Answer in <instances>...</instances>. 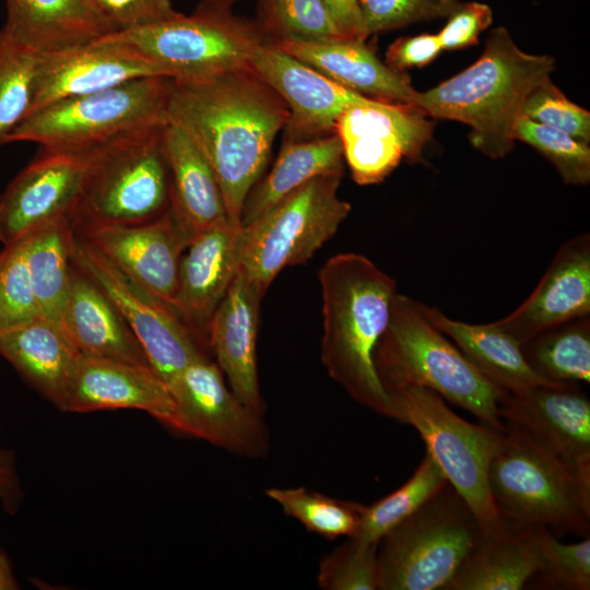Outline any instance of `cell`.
<instances>
[{
    "instance_id": "39",
    "label": "cell",
    "mask_w": 590,
    "mask_h": 590,
    "mask_svg": "<svg viewBox=\"0 0 590 590\" xmlns=\"http://www.w3.org/2000/svg\"><path fill=\"white\" fill-rule=\"evenodd\" d=\"M540 585L552 589H590V539L562 543L545 527H538Z\"/></svg>"
},
{
    "instance_id": "22",
    "label": "cell",
    "mask_w": 590,
    "mask_h": 590,
    "mask_svg": "<svg viewBox=\"0 0 590 590\" xmlns=\"http://www.w3.org/2000/svg\"><path fill=\"white\" fill-rule=\"evenodd\" d=\"M266 292L241 269L213 312L208 328L209 347L226 376L231 391L262 415L263 401L257 369L260 303Z\"/></svg>"
},
{
    "instance_id": "1",
    "label": "cell",
    "mask_w": 590,
    "mask_h": 590,
    "mask_svg": "<svg viewBox=\"0 0 590 590\" xmlns=\"http://www.w3.org/2000/svg\"><path fill=\"white\" fill-rule=\"evenodd\" d=\"M282 97L251 68L199 80H173L167 120L202 151L219 181L229 222L240 217L288 120Z\"/></svg>"
},
{
    "instance_id": "23",
    "label": "cell",
    "mask_w": 590,
    "mask_h": 590,
    "mask_svg": "<svg viewBox=\"0 0 590 590\" xmlns=\"http://www.w3.org/2000/svg\"><path fill=\"white\" fill-rule=\"evenodd\" d=\"M115 409L141 410L173 427L174 399L151 366L81 354L64 411Z\"/></svg>"
},
{
    "instance_id": "24",
    "label": "cell",
    "mask_w": 590,
    "mask_h": 590,
    "mask_svg": "<svg viewBox=\"0 0 590 590\" xmlns=\"http://www.w3.org/2000/svg\"><path fill=\"white\" fill-rule=\"evenodd\" d=\"M285 52L368 98L411 105L416 90L403 72L382 62L364 39L272 40Z\"/></svg>"
},
{
    "instance_id": "20",
    "label": "cell",
    "mask_w": 590,
    "mask_h": 590,
    "mask_svg": "<svg viewBox=\"0 0 590 590\" xmlns=\"http://www.w3.org/2000/svg\"><path fill=\"white\" fill-rule=\"evenodd\" d=\"M240 229L231 222L204 229L180 259L173 307L204 347L211 317L240 270Z\"/></svg>"
},
{
    "instance_id": "26",
    "label": "cell",
    "mask_w": 590,
    "mask_h": 590,
    "mask_svg": "<svg viewBox=\"0 0 590 590\" xmlns=\"http://www.w3.org/2000/svg\"><path fill=\"white\" fill-rule=\"evenodd\" d=\"M62 326L82 355L151 366L116 305L73 261Z\"/></svg>"
},
{
    "instance_id": "48",
    "label": "cell",
    "mask_w": 590,
    "mask_h": 590,
    "mask_svg": "<svg viewBox=\"0 0 590 590\" xmlns=\"http://www.w3.org/2000/svg\"><path fill=\"white\" fill-rule=\"evenodd\" d=\"M340 31L347 37L366 40L367 33L357 0H323Z\"/></svg>"
},
{
    "instance_id": "15",
    "label": "cell",
    "mask_w": 590,
    "mask_h": 590,
    "mask_svg": "<svg viewBox=\"0 0 590 590\" xmlns=\"http://www.w3.org/2000/svg\"><path fill=\"white\" fill-rule=\"evenodd\" d=\"M251 69L285 102L284 142L334 133L339 117L362 96L278 47L271 39L255 52Z\"/></svg>"
},
{
    "instance_id": "38",
    "label": "cell",
    "mask_w": 590,
    "mask_h": 590,
    "mask_svg": "<svg viewBox=\"0 0 590 590\" xmlns=\"http://www.w3.org/2000/svg\"><path fill=\"white\" fill-rule=\"evenodd\" d=\"M514 139L527 143L546 157L565 184L585 186L590 181L589 144L524 117L517 120Z\"/></svg>"
},
{
    "instance_id": "13",
    "label": "cell",
    "mask_w": 590,
    "mask_h": 590,
    "mask_svg": "<svg viewBox=\"0 0 590 590\" xmlns=\"http://www.w3.org/2000/svg\"><path fill=\"white\" fill-rule=\"evenodd\" d=\"M168 388L175 402L172 428L234 455L259 458L267 453L262 415L234 396L219 365L208 356L187 365Z\"/></svg>"
},
{
    "instance_id": "8",
    "label": "cell",
    "mask_w": 590,
    "mask_h": 590,
    "mask_svg": "<svg viewBox=\"0 0 590 590\" xmlns=\"http://www.w3.org/2000/svg\"><path fill=\"white\" fill-rule=\"evenodd\" d=\"M483 533L447 483L378 543V590H444Z\"/></svg>"
},
{
    "instance_id": "16",
    "label": "cell",
    "mask_w": 590,
    "mask_h": 590,
    "mask_svg": "<svg viewBox=\"0 0 590 590\" xmlns=\"http://www.w3.org/2000/svg\"><path fill=\"white\" fill-rule=\"evenodd\" d=\"M499 415L526 430L590 482V400L578 384H552L507 392Z\"/></svg>"
},
{
    "instance_id": "36",
    "label": "cell",
    "mask_w": 590,
    "mask_h": 590,
    "mask_svg": "<svg viewBox=\"0 0 590 590\" xmlns=\"http://www.w3.org/2000/svg\"><path fill=\"white\" fill-rule=\"evenodd\" d=\"M40 58L0 31V148L32 109Z\"/></svg>"
},
{
    "instance_id": "14",
    "label": "cell",
    "mask_w": 590,
    "mask_h": 590,
    "mask_svg": "<svg viewBox=\"0 0 590 590\" xmlns=\"http://www.w3.org/2000/svg\"><path fill=\"white\" fill-rule=\"evenodd\" d=\"M406 104L366 98L338 119V134L353 180L375 185L389 176L403 158L416 162L433 132V122Z\"/></svg>"
},
{
    "instance_id": "27",
    "label": "cell",
    "mask_w": 590,
    "mask_h": 590,
    "mask_svg": "<svg viewBox=\"0 0 590 590\" xmlns=\"http://www.w3.org/2000/svg\"><path fill=\"white\" fill-rule=\"evenodd\" d=\"M162 145L170 181L169 210L189 236L229 222L215 174L193 140L167 120Z\"/></svg>"
},
{
    "instance_id": "29",
    "label": "cell",
    "mask_w": 590,
    "mask_h": 590,
    "mask_svg": "<svg viewBox=\"0 0 590 590\" xmlns=\"http://www.w3.org/2000/svg\"><path fill=\"white\" fill-rule=\"evenodd\" d=\"M538 527L504 520L483 535L444 590H520L539 570Z\"/></svg>"
},
{
    "instance_id": "10",
    "label": "cell",
    "mask_w": 590,
    "mask_h": 590,
    "mask_svg": "<svg viewBox=\"0 0 590 590\" xmlns=\"http://www.w3.org/2000/svg\"><path fill=\"white\" fill-rule=\"evenodd\" d=\"M172 83L167 76H148L55 102L30 113L7 144L27 141L45 151L83 154L125 133L163 125Z\"/></svg>"
},
{
    "instance_id": "40",
    "label": "cell",
    "mask_w": 590,
    "mask_h": 590,
    "mask_svg": "<svg viewBox=\"0 0 590 590\" xmlns=\"http://www.w3.org/2000/svg\"><path fill=\"white\" fill-rule=\"evenodd\" d=\"M39 316L23 238L4 246L0 252V331L25 324Z\"/></svg>"
},
{
    "instance_id": "32",
    "label": "cell",
    "mask_w": 590,
    "mask_h": 590,
    "mask_svg": "<svg viewBox=\"0 0 590 590\" xmlns=\"http://www.w3.org/2000/svg\"><path fill=\"white\" fill-rule=\"evenodd\" d=\"M23 239V238H22ZM76 234L67 216L26 237V262L40 316L62 324L69 296Z\"/></svg>"
},
{
    "instance_id": "7",
    "label": "cell",
    "mask_w": 590,
    "mask_h": 590,
    "mask_svg": "<svg viewBox=\"0 0 590 590\" xmlns=\"http://www.w3.org/2000/svg\"><path fill=\"white\" fill-rule=\"evenodd\" d=\"M236 0H203L190 15L176 16L104 36L123 43L173 80H199L251 68L269 38L257 22L234 13Z\"/></svg>"
},
{
    "instance_id": "4",
    "label": "cell",
    "mask_w": 590,
    "mask_h": 590,
    "mask_svg": "<svg viewBox=\"0 0 590 590\" xmlns=\"http://www.w3.org/2000/svg\"><path fill=\"white\" fill-rule=\"evenodd\" d=\"M423 305L406 295L394 296L388 326L374 352L382 388L387 394L406 387L427 388L503 430L499 403L507 392L485 378L428 320Z\"/></svg>"
},
{
    "instance_id": "34",
    "label": "cell",
    "mask_w": 590,
    "mask_h": 590,
    "mask_svg": "<svg viewBox=\"0 0 590 590\" xmlns=\"http://www.w3.org/2000/svg\"><path fill=\"white\" fill-rule=\"evenodd\" d=\"M266 495L278 503L285 515L328 540L356 536L365 509L359 503L333 498L306 487H270Z\"/></svg>"
},
{
    "instance_id": "28",
    "label": "cell",
    "mask_w": 590,
    "mask_h": 590,
    "mask_svg": "<svg viewBox=\"0 0 590 590\" xmlns=\"http://www.w3.org/2000/svg\"><path fill=\"white\" fill-rule=\"evenodd\" d=\"M3 31L38 52L85 44L113 33L91 0H5Z\"/></svg>"
},
{
    "instance_id": "9",
    "label": "cell",
    "mask_w": 590,
    "mask_h": 590,
    "mask_svg": "<svg viewBox=\"0 0 590 590\" xmlns=\"http://www.w3.org/2000/svg\"><path fill=\"white\" fill-rule=\"evenodd\" d=\"M388 397L389 417L411 425L420 434L426 452L467 503L483 535L502 531L504 520L488 485V471L502 430L463 420L427 388L406 387L388 392Z\"/></svg>"
},
{
    "instance_id": "47",
    "label": "cell",
    "mask_w": 590,
    "mask_h": 590,
    "mask_svg": "<svg viewBox=\"0 0 590 590\" xmlns=\"http://www.w3.org/2000/svg\"><path fill=\"white\" fill-rule=\"evenodd\" d=\"M22 499L23 493L14 455L0 444V503L4 510L14 514Z\"/></svg>"
},
{
    "instance_id": "41",
    "label": "cell",
    "mask_w": 590,
    "mask_h": 590,
    "mask_svg": "<svg viewBox=\"0 0 590 590\" xmlns=\"http://www.w3.org/2000/svg\"><path fill=\"white\" fill-rule=\"evenodd\" d=\"M377 552L378 543L349 538L320 562L318 586L324 590H377Z\"/></svg>"
},
{
    "instance_id": "33",
    "label": "cell",
    "mask_w": 590,
    "mask_h": 590,
    "mask_svg": "<svg viewBox=\"0 0 590 590\" xmlns=\"http://www.w3.org/2000/svg\"><path fill=\"white\" fill-rule=\"evenodd\" d=\"M521 349L531 369L546 381L590 382V316L548 328Z\"/></svg>"
},
{
    "instance_id": "11",
    "label": "cell",
    "mask_w": 590,
    "mask_h": 590,
    "mask_svg": "<svg viewBox=\"0 0 590 590\" xmlns=\"http://www.w3.org/2000/svg\"><path fill=\"white\" fill-rule=\"evenodd\" d=\"M343 174L316 177L241 225L240 269L264 292L285 268L306 263L351 212L339 197Z\"/></svg>"
},
{
    "instance_id": "2",
    "label": "cell",
    "mask_w": 590,
    "mask_h": 590,
    "mask_svg": "<svg viewBox=\"0 0 590 590\" xmlns=\"http://www.w3.org/2000/svg\"><path fill=\"white\" fill-rule=\"evenodd\" d=\"M318 279L323 366L357 403L389 417L390 401L377 377L374 352L390 319L396 281L355 252L329 258Z\"/></svg>"
},
{
    "instance_id": "21",
    "label": "cell",
    "mask_w": 590,
    "mask_h": 590,
    "mask_svg": "<svg viewBox=\"0 0 590 590\" xmlns=\"http://www.w3.org/2000/svg\"><path fill=\"white\" fill-rule=\"evenodd\" d=\"M590 316V235L564 243L530 296L496 322L523 344L567 320Z\"/></svg>"
},
{
    "instance_id": "25",
    "label": "cell",
    "mask_w": 590,
    "mask_h": 590,
    "mask_svg": "<svg viewBox=\"0 0 590 590\" xmlns=\"http://www.w3.org/2000/svg\"><path fill=\"white\" fill-rule=\"evenodd\" d=\"M0 355L64 411L81 353L61 323L39 316L0 331Z\"/></svg>"
},
{
    "instance_id": "19",
    "label": "cell",
    "mask_w": 590,
    "mask_h": 590,
    "mask_svg": "<svg viewBox=\"0 0 590 590\" xmlns=\"http://www.w3.org/2000/svg\"><path fill=\"white\" fill-rule=\"evenodd\" d=\"M84 155L45 153L19 173L0 196V241L14 244L67 216L83 178Z\"/></svg>"
},
{
    "instance_id": "35",
    "label": "cell",
    "mask_w": 590,
    "mask_h": 590,
    "mask_svg": "<svg viewBox=\"0 0 590 590\" xmlns=\"http://www.w3.org/2000/svg\"><path fill=\"white\" fill-rule=\"evenodd\" d=\"M448 483L445 474L426 452L412 476L399 488L370 506H365L359 540L379 543L392 528L415 512Z\"/></svg>"
},
{
    "instance_id": "18",
    "label": "cell",
    "mask_w": 590,
    "mask_h": 590,
    "mask_svg": "<svg viewBox=\"0 0 590 590\" xmlns=\"http://www.w3.org/2000/svg\"><path fill=\"white\" fill-rule=\"evenodd\" d=\"M78 235L130 280L173 307L180 259L191 237L169 209L145 223L97 227Z\"/></svg>"
},
{
    "instance_id": "45",
    "label": "cell",
    "mask_w": 590,
    "mask_h": 590,
    "mask_svg": "<svg viewBox=\"0 0 590 590\" xmlns=\"http://www.w3.org/2000/svg\"><path fill=\"white\" fill-rule=\"evenodd\" d=\"M493 22L491 7L482 2H461L448 16L437 33L442 50H457L477 43L482 32Z\"/></svg>"
},
{
    "instance_id": "17",
    "label": "cell",
    "mask_w": 590,
    "mask_h": 590,
    "mask_svg": "<svg viewBox=\"0 0 590 590\" xmlns=\"http://www.w3.org/2000/svg\"><path fill=\"white\" fill-rule=\"evenodd\" d=\"M148 76L167 75L135 49L106 36L44 52L30 113L61 99L97 93Z\"/></svg>"
},
{
    "instance_id": "31",
    "label": "cell",
    "mask_w": 590,
    "mask_h": 590,
    "mask_svg": "<svg viewBox=\"0 0 590 590\" xmlns=\"http://www.w3.org/2000/svg\"><path fill=\"white\" fill-rule=\"evenodd\" d=\"M343 149L335 132L307 141H283L270 172L249 191L240 224L252 222L309 180L323 175L343 174Z\"/></svg>"
},
{
    "instance_id": "43",
    "label": "cell",
    "mask_w": 590,
    "mask_h": 590,
    "mask_svg": "<svg viewBox=\"0 0 590 590\" xmlns=\"http://www.w3.org/2000/svg\"><path fill=\"white\" fill-rule=\"evenodd\" d=\"M367 36L447 17L461 0H357Z\"/></svg>"
},
{
    "instance_id": "49",
    "label": "cell",
    "mask_w": 590,
    "mask_h": 590,
    "mask_svg": "<svg viewBox=\"0 0 590 590\" xmlns=\"http://www.w3.org/2000/svg\"><path fill=\"white\" fill-rule=\"evenodd\" d=\"M17 583L12 573L11 565L5 555L0 552V590L16 589Z\"/></svg>"
},
{
    "instance_id": "37",
    "label": "cell",
    "mask_w": 590,
    "mask_h": 590,
    "mask_svg": "<svg viewBox=\"0 0 590 590\" xmlns=\"http://www.w3.org/2000/svg\"><path fill=\"white\" fill-rule=\"evenodd\" d=\"M256 22L271 40H324L345 36L323 0H259Z\"/></svg>"
},
{
    "instance_id": "46",
    "label": "cell",
    "mask_w": 590,
    "mask_h": 590,
    "mask_svg": "<svg viewBox=\"0 0 590 590\" xmlns=\"http://www.w3.org/2000/svg\"><path fill=\"white\" fill-rule=\"evenodd\" d=\"M442 51L437 34L401 37L386 52V63L398 72L421 68L434 61Z\"/></svg>"
},
{
    "instance_id": "42",
    "label": "cell",
    "mask_w": 590,
    "mask_h": 590,
    "mask_svg": "<svg viewBox=\"0 0 590 590\" xmlns=\"http://www.w3.org/2000/svg\"><path fill=\"white\" fill-rule=\"evenodd\" d=\"M520 117L560 130L586 144L590 142V113L569 101L551 78L531 90Z\"/></svg>"
},
{
    "instance_id": "30",
    "label": "cell",
    "mask_w": 590,
    "mask_h": 590,
    "mask_svg": "<svg viewBox=\"0 0 590 590\" xmlns=\"http://www.w3.org/2000/svg\"><path fill=\"white\" fill-rule=\"evenodd\" d=\"M428 320L447 335L489 381L506 392H521L540 385H552L529 366L521 344L496 321L473 324L453 320L438 308L423 305Z\"/></svg>"
},
{
    "instance_id": "3",
    "label": "cell",
    "mask_w": 590,
    "mask_h": 590,
    "mask_svg": "<svg viewBox=\"0 0 590 590\" xmlns=\"http://www.w3.org/2000/svg\"><path fill=\"white\" fill-rule=\"evenodd\" d=\"M554 70L553 57L523 51L508 30L498 26L475 62L427 91H416L411 106L427 117L469 126L472 146L489 158H502L514 149L526 97Z\"/></svg>"
},
{
    "instance_id": "12",
    "label": "cell",
    "mask_w": 590,
    "mask_h": 590,
    "mask_svg": "<svg viewBox=\"0 0 590 590\" xmlns=\"http://www.w3.org/2000/svg\"><path fill=\"white\" fill-rule=\"evenodd\" d=\"M72 261L113 300L151 367L167 386L191 362L208 356L205 347L172 306L130 280L78 234Z\"/></svg>"
},
{
    "instance_id": "5",
    "label": "cell",
    "mask_w": 590,
    "mask_h": 590,
    "mask_svg": "<svg viewBox=\"0 0 590 590\" xmlns=\"http://www.w3.org/2000/svg\"><path fill=\"white\" fill-rule=\"evenodd\" d=\"M165 123L125 133L83 153L81 187L67 214L75 234L145 223L169 209L170 181L162 145Z\"/></svg>"
},
{
    "instance_id": "6",
    "label": "cell",
    "mask_w": 590,
    "mask_h": 590,
    "mask_svg": "<svg viewBox=\"0 0 590 590\" xmlns=\"http://www.w3.org/2000/svg\"><path fill=\"white\" fill-rule=\"evenodd\" d=\"M488 485L503 520L589 536L590 482L512 423L504 422Z\"/></svg>"
},
{
    "instance_id": "44",
    "label": "cell",
    "mask_w": 590,
    "mask_h": 590,
    "mask_svg": "<svg viewBox=\"0 0 590 590\" xmlns=\"http://www.w3.org/2000/svg\"><path fill=\"white\" fill-rule=\"evenodd\" d=\"M114 32L158 23L179 12L170 0H91Z\"/></svg>"
}]
</instances>
